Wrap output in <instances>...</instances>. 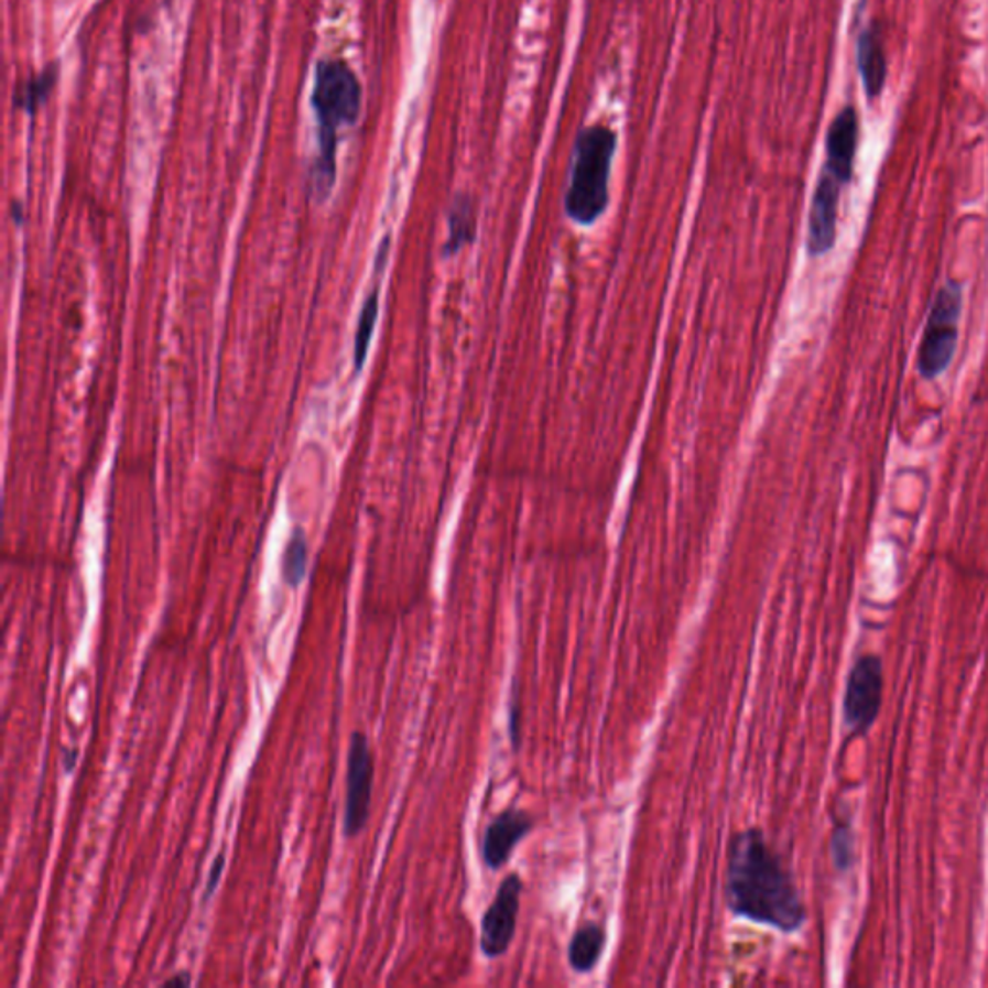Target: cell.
I'll return each instance as SVG.
<instances>
[{"label": "cell", "mask_w": 988, "mask_h": 988, "mask_svg": "<svg viewBox=\"0 0 988 988\" xmlns=\"http://www.w3.org/2000/svg\"><path fill=\"white\" fill-rule=\"evenodd\" d=\"M313 110L319 124V155L313 164L312 187L327 197L336 178V135L343 126H351L361 110V86L344 61H325L315 72Z\"/></svg>", "instance_id": "2"}, {"label": "cell", "mask_w": 988, "mask_h": 988, "mask_svg": "<svg viewBox=\"0 0 988 988\" xmlns=\"http://www.w3.org/2000/svg\"><path fill=\"white\" fill-rule=\"evenodd\" d=\"M56 78H58V66L51 64L40 76H33L17 95V105L20 109L33 110L40 107L41 102L47 99L51 89L55 87Z\"/></svg>", "instance_id": "16"}, {"label": "cell", "mask_w": 988, "mask_h": 988, "mask_svg": "<svg viewBox=\"0 0 988 988\" xmlns=\"http://www.w3.org/2000/svg\"><path fill=\"white\" fill-rule=\"evenodd\" d=\"M535 821L530 813L520 810H507L499 817L492 818L482 836V861L485 865L499 871L502 865H507L515 846L531 833Z\"/></svg>", "instance_id": "9"}, {"label": "cell", "mask_w": 988, "mask_h": 988, "mask_svg": "<svg viewBox=\"0 0 988 988\" xmlns=\"http://www.w3.org/2000/svg\"><path fill=\"white\" fill-rule=\"evenodd\" d=\"M959 313L962 286L956 282H946L934 297L919 348V373L923 379H936L952 363L956 354Z\"/></svg>", "instance_id": "4"}, {"label": "cell", "mask_w": 988, "mask_h": 988, "mask_svg": "<svg viewBox=\"0 0 988 988\" xmlns=\"http://www.w3.org/2000/svg\"><path fill=\"white\" fill-rule=\"evenodd\" d=\"M616 153V133L605 124L585 126L577 133L564 209L577 225H593L607 210L608 180Z\"/></svg>", "instance_id": "3"}, {"label": "cell", "mask_w": 988, "mask_h": 988, "mask_svg": "<svg viewBox=\"0 0 988 988\" xmlns=\"http://www.w3.org/2000/svg\"><path fill=\"white\" fill-rule=\"evenodd\" d=\"M187 985L189 982V975H182V977H176V979L166 980V985Z\"/></svg>", "instance_id": "20"}, {"label": "cell", "mask_w": 988, "mask_h": 988, "mask_svg": "<svg viewBox=\"0 0 988 988\" xmlns=\"http://www.w3.org/2000/svg\"><path fill=\"white\" fill-rule=\"evenodd\" d=\"M833 857L840 871H848L854 864V836L848 825H838L834 830Z\"/></svg>", "instance_id": "17"}, {"label": "cell", "mask_w": 988, "mask_h": 988, "mask_svg": "<svg viewBox=\"0 0 988 988\" xmlns=\"http://www.w3.org/2000/svg\"><path fill=\"white\" fill-rule=\"evenodd\" d=\"M522 888L520 875H508L497 890L489 910L485 911L481 921V952L485 956L500 957L507 954L514 941Z\"/></svg>", "instance_id": "6"}, {"label": "cell", "mask_w": 988, "mask_h": 988, "mask_svg": "<svg viewBox=\"0 0 988 988\" xmlns=\"http://www.w3.org/2000/svg\"><path fill=\"white\" fill-rule=\"evenodd\" d=\"M371 782H373V759L369 753V743L361 731H354L348 753V794L344 813L346 836H356L366 826L371 800Z\"/></svg>", "instance_id": "7"}, {"label": "cell", "mask_w": 988, "mask_h": 988, "mask_svg": "<svg viewBox=\"0 0 988 988\" xmlns=\"http://www.w3.org/2000/svg\"><path fill=\"white\" fill-rule=\"evenodd\" d=\"M842 184L830 172H821L815 195L811 202L810 238L807 251L813 258L825 256L833 250L836 240V220H838V203H840Z\"/></svg>", "instance_id": "8"}, {"label": "cell", "mask_w": 988, "mask_h": 988, "mask_svg": "<svg viewBox=\"0 0 988 988\" xmlns=\"http://www.w3.org/2000/svg\"><path fill=\"white\" fill-rule=\"evenodd\" d=\"M475 238V209L474 203L467 195H458L452 205L448 217V241L444 246V253H454L464 248Z\"/></svg>", "instance_id": "13"}, {"label": "cell", "mask_w": 988, "mask_h": 988, "mask_svg": "<svg viewBox=\"0 0 988 988\" xmlns=\"http://www.w3.org/2000/svg\"><path fill=\"white\" fill-rule=\"evenodd\" d=\"M607 946V933L600 925L587 923L579 926L572 936L568 946V959L572 969L577 973H589L599 964L600 956Z\"/></svg>", "instance_id": "12"}, {"label": "cell", "mask_w": 988, "mask_h": 988, "mask_svg": "<svg viewBox=\"0 0 988 988\" xmlns=\"http://www.w3.org/2000/svg\"><path fill=\"white\" fill-rule=\"evenodd\" d=\"M724 894L734 915L782 933H795L807 921L792 872L759 828L731 838Z\"/></svg>", "instance_id": "1"}, {"label": "cell", "mask_w": 988, "mask_h": 988, "mask_svg": "<svg viewBox=\"0 0 988 988\" xmlns=\"http://www.w3.org/2000/svg\"><path fill=\"white\" fill-rule=\"evenodd\" d=\"M884 690V666L877 654H861L849 670L844 695V724L851 738L871 731L880 715Z\"/></svg>", "instance_id": "5"}, {"label": "cell", "mask_w": 988, "mask_h": 988, "mask_svg": "<svg viewBox=\"0 0 988 988\" xmlns=\"http://www.w3.org/2000/svg\"><path fill=\"white\" fill-rule=\"evenodd\" d=\"M377 315H379V289H373V292L367 296L366 304L361 307L358 328H356V338H354V361H356L358 369H361L363 361H366L367 348H369L371 336H373Z\"/></svg>", "instance_id": "15"}, {"label": "cell", "mask_w": 988, "mask_h": 988, "mask_svg": "<svg viewBox=\"0 0 988 988\" xmlns=\"http://www.w3.org/2000/svg\"><path fill=\"white\" fill-rule=\"evenodd\" d=\"M859 118L854 107L842 109L826 133L825 171L830 172L842 186L848 184L856 163Z\"/></svg>", "instance_id": "10"}, {"label": "cell", "mask_w": 988, "mask_h": 988, "mask_svg": "<svg viewBox=\"0 0 988 988\" xmlns=\"http://www.w3.org/2000/svg\"><path fill=\"white\" fill-rule=\"evenodd\" d=\"M222 871H225V854H220V856L215 859L213 867H210L207 887H205V892H203V898H205V900H209L210 895L215 894V890H217L218 887V880L222 877Z\"/></svg>", "instance_id": "18"}, {"label": "cell", "mask_w": 988, "mask_h": 988, "mask_svg": "<svg viewBox=\"0 0 988 988\" xmlns=\"http://www.w3.org/2000/svg\"><path fill=\"white\" fill-rule=\"evenodd\" d=\"M857 68L864 79L867 95L875 99L882 94L887 84V56L880 43L879 33L867 28L857 40Z\"/></svg>", "instance_id": "11"}, {"label": "cell", "mask_w": 988, "mask_h": 988, "mask_svg": "<svg viewBox=\"0 0 988 988\" xmlns=\"http://www.w3.org/2000/svg\"><path fill=\"white\" fill-rule=\"evenodd\" d=\"M64 771L72 772L78 763V749H66L64 751Z\"/></svg>", "instance_id": "19"}, {"label": "cell", "mask_w": 988, "mask_h": 988, "mask_svg": "<svg viewBox=\"0 0 988 988\" xmlns=\"http://www.w3.org/2000/svg\"><path fill=\"white\" fill-rule=\"evenodd\" d=\"M305 572H307V539L304 530L297 528L282 554V577L290 587H297L302 584Z\"/></svg>", "instance_id": "14"}]
</instances>
